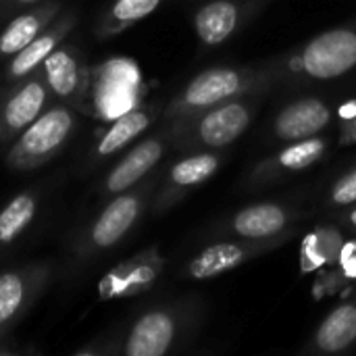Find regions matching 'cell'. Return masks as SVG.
I'll use <instances>...</instances> for the list:
<instances>
[{"label":"cell","mask_w":356,"mask_h":356,"mask_svg":"<svg viewBox=\"0 0 356 356\" xmlns=\"http://www.w3.org/2000/svg\"><path fill=\"white\" fill-rule=\"evenodd\" d=\"M282 83L275 58L254 65H219L194 75L165 106L163 123H175L198 111L232 100L242 94L273 90Z\"/></svg>","instance_id":"6da1fadb"},{"label":"cell","mask_w":356,"mask_h":356,"mask_svg":"<svg viewBox=\"0 0 356 356\" xmlns=\"http://www.w3.org/2000/svg\"><path fill=\"white\" fill-rule=\"evenodd\" d=\"M271 92L273 90H259L242 94L175 123H167L173 131V148L177 152L229 148L254 123Z\"/></svg>","instance_id":"7a4b0ae2"},{"label":"cell","mask_w":356,"mask_h":356,"mask_svg":"<svg viewBox=\"0 0 356 356\" xmlns=\"http://www.w3.org/2000/svg\"><path fill=\"white\" fill-rule=\"evenodd\" d=\"M282 83L330 81L348 75L356 69V17L332 29H325L290 54L275 58Z\"/></svg>","instance_id":"3957f363"},{"label":"cell","mask_w":356,"mask_h":356,"mask_svg":"<svg viewBox=\"0 0 356 356\" xmlns=\"http://www.w3.org/2000/svg\"><path fill=\"white\" fill-rule=\"evenodd\" d=\"M202 305L177 300L159 305L134 319L117 353L125 356H165L175 353L200 325Z\"/></svg>","instance_id":"277c9868"},{"label":"cell","mask_w":356,"mask_h":356,"mask_svg":"<svg viewBox=\"0 0 356 356\" xmlns=\"http://www.w3.org/2000/svg\"><path fill=\"white\" fill-rule=\"evenodd\" d=\"M159 186V177L150 175L138 186L113 196L108 204L98 213V217L88 227L83 240H79V254L94 257L111 250L138 225L144 211L148 209L150 198Z\"/></svg>","instance_id":"5b68a950"},{"label":"cell","mask_w":356,"mask_h":356,"mask_svg":"<svg viewBox=\"0 0 356 356\" xmlns=\"http://www.w3.org/2000/svg\"><path fill=\"white\" fill-rule=\"evenodd\" d=\"M77 127V115L65 102L48 106L13 142L6 154L10 169L27 171L52 161L71 140Z\"/></svg>","instance_id":"8992f818"},{"label":"cell","mask_w":356,"mask_h":356,"mask_svg":"<svg viewBox=\"0 0 356 356\" xmlns=\"http://www.w3.org/2000/svg\"><path fill=\"white\" fill-rule=\"evenodd\" d=\"M300 211L282 200H267L248 204L221 223L215 225V234L223 238L259 240V242H282L286 244L296 227Z\"/></svg>","instance_id":"52a82bcc"},{"label":"cell","mask_w":356,"mask_h":356,"mask_svg":"<svg viewBox=\"0 0 356 356\" xmlns=\"http://www.w3.org/2000/svg\"><path fill=\"white\" fill-rule=\"evenodd\" d=\"M330 150H332V138L325 134H319L300 142L284 144L277 152L265 156L261 163H257L250 169V173L246 175L244 188L248 192H259L269 186L282 184L288 177L300 175L313 169L315 165H319L321 161H325Z\"/></svg>","instance_id":"ba28073f"},{"label":"cell","mask_w":356,"mask_h":356,"mask_svg":"<svg viewBox=\"0 0 356 356\" xmlns=\"http://www.w3.org/2000/svg\"><path fill=\"white\" fill-rule=\"evenodd\" d=\"M181 156L171 163L165 171L161 186H156L152 196V211L165 213L184 200L192 190L200 188L217 175V171L227 161L225 150H190L179 152Z\"/></svg>","instance_id":"9c48e42d"},{"label":"cell","mask_w":356,"mask_h":356,"mask_svg":"<svg viewBox=\"0 0 356 356\" xmlns=\"http://www.w3.org/2000/svg\"><path fill=\"white\" fill-rule=\"evenodd\" d=\"M271 0H204L192 15L200 48L213 50L234 40Z\"/></svg>","instance_id":"30bf717a"},{"label":"cell","mask_w":356,"mask_h":356,"mask_svg":"<svg viewBox=\"0 0 356 356\" xmlns=\"http://www.w3.org/2000/svg\"><path fill=\"white\" fill-rule=\"evenodd\" d=\"M282 242H259V240H240V238H223L219 242L207 244L200 252H196L181 267V277L192 282H204L219 275H225L275 248Z\"/></svg>","instance_id":"8fae6325"},{"label":"cell","mask_w":356,"mask_h":356,"mask_svg":"<svg viewBox=\"0 0 356 356\" xmlns=\"http://www.w3.org/2000/svg\"><path fill=\"white\" fill-rule=\"evenodd\" d=\"M165 271V257L159 246H148L127 261L108 269L98 282L100 300H123L152 290Z\"/></svg>","instance_id":"7c38bea8"},{"label":"cell","mask_w":356,"mask_h":356,"mask_svg":"<svg viewBox=\"0 0 356 356\" xmlns=\"http://www.w3.org/2000/svg\"><path fill=\"white\" fill-rule=\"evenodd\" d=\"M173 148V131L167 123L163 127L131 146L117 163L111 167L102 181V194L104 196H117L134 186H138L142 179H146L152 169L163 161L167 150Z\"/></svg>","instance_id":"4fadbf2b"},{"label":"cell","mask_w":356,"mask_h":356,"mask_svg":"<svg viewBox=\"0 0 356 356\" xmlns=\"http://www.w3.org/2000/svg\"><path fill=\"white\" fill-rule=\"evenodd\" d=\"M334 121V108L323 96H300L286 102L269 123V140L292 144L323 134Z\"/></svg>","instance_id":"5bb4252c"},{"label":"cell","mask_w":356,"mask_h":356,"mask_svg":"<svg viewBox=\"0 0 356 356\" xmlns=\"http://www.w3.org/2000/svg\"><path fill=\"white\" fill-rule=\"evenodd\" d=\"M50 96L52 94L38 71L19 79L0 104V142L15 140L31 125L48 108Z\"/></svg>","instance_id":"9a60e30c"},{"label":"cell","mask_w":356,"mask_h":356,"mask_svg":"<svg viewBox=\"0 0 356 356\" xmlns=\"http://www.w3.org/2000/svg\"><path fill=\"white\" fill-rule=\"evenodd\" d=\"M38 73L46 81L50 94L69 104H79L88 92V67L73 46H58L40 67Z\"/></svg>","instance_id":"2e32d148"},{"label":"cell","mask_w":356,"mask_h":356,"mask_svg":"<svg viewBox=\"0 0 356 356\" xmlns=\"http://www.w3.org/2000/svg\"><path fill=\"white\" fill-rule=\"evenodd\" d=\"M48 280V267L27 265L0 273V334L10 330L31 307Z\"/></svg>","instance_id":"e0dca14e"},{"label":"cell","mask_w":356,"mask_h":356,"mask_svg":"<svg viewBox=\"0 0 356 356\" xmlns=\"http://www.w3.org/2000/svg\"><path fill=\"white\" fill-rule=\"evenodd\" d=\"M163 106L165 104H161V102H152V104H142V106L125 111L96 138V142L90 150V161L92 163L106 161L113 154L121 152L125 146H129L134 140H138L146 129H150L156 121H161Z\"/></svg>","instance_id":"ac0fdd59"},{"label":"cell","mask_w":356,"mask_h":356,"mask_svg":"<svg viewBox=\"0 0 356 356\" xmlns=\"http://www.w3.org/2000/svg\"><path fill=\"white\" fill-rule=\"evenodd\" d=\"M356 346V296L340 302L323 317L305 344V355H344Z\"/></svg>","instance_id":"d6986e66"},{"label":"cell","mask_w":356,"mask_h":356,"mask_svg":"<svg viewBox=\"0 0 356 356\" xmlns=\"http://www.w3.org/2000/svg\"><path fill=\"white\" fill-rule=\"evenodd\" d=\"M77 23L75 13H65L56 17L31 44H27L23 50H19L15 56H10L6 65V79L8 81H19L31 73L38 71V67L65 42V38L73 31Z\"/></svg>","instance_id":"ffe728a7"},{"label":"cell","mask_w":356,"mask_h":356,"mask_svg":"<svg viewBox=\"0 0 356 356\" xmlns=\"http://www.w3.org/2000/svg\"><path fill=\"white\" fill-rule=\"evenodd\" d=\"M60 6L56 2L35 6L17 15L2 31H0V58L15 56L27 44H31L56 17Z\"/></svg>","instance_id":"44dd1931"},{"label":"cell","mask_w":356,"mask_h":356,"mask_svg":"<svg viewBox=\"0 0 356 356\" xmlns=\"http://www.w3.org/2000/svg\"><path fill=\"white\" fill-rule=\"evenodd\" d=\"M163 0H113L106 13L102 15L96 33L106 40L113 35L123 33L125 29L134 27L148 15H152Z\"/></svg>","instance_id":"7402d4cb"},{"label":"cell","mask_w":356,"mask_h":356,"mask_svg":"<svg viewBox=\"0 0 356 356\" xmlns=\"http://www.w3.org/2000/svg\"><path fill=\"white\" fill-rule=\"evenodd\" d=\"M38 194L21 192L0 211V248L10 246L35 219Z\"/></svg>","instance_id":"603a6c76"},{"label":"cell","mask_w":356,"mask_h":356,"mask_svg":"<svg viewBox=\"0 0 356 356\" xmlns=\"http://www.w3.org/2000/svg\"><path fill=\"white\" fill-rule=\"evenodd\" d=\"M327 204L330 209H346L356 204V163L346 171H342L327 190Z\"/></svg>","instance_id":"cb8c5ba5"},{"label":"cell","mask_w":356,"mask_h":356,"mask_svg":"<svg viewBox=\"0 0 356 356\" xmlns=\"http://www.w3.org/2000/svg\"><path fill=\"white\" fill-rule=\"evenodd\" d=\"M342 225H344L348 232L356 234V204L346 207V213L342 215Z\"/></svg>","instance_id":"d4e9b609"},{"label":"cell","mask_w":356,"mask_h":356,"mask_svg":"<svg viewBox=\"0 0 356 356\" xmlns=\"http://www.w3.org/2000/svg\"><path fill=\"white\" fill-rule=\"evenodd\" d=\"M13 4H38V2H44V0H8Z\"/></svg>","instance_id":"484cf974"},{"label":"cell","mask_w":356,"mask_h":356,"mask_svg":"<svg viewBox=\"0 0 356 356\" xmlns=\"http://www.w3.org/2000/svg\"><path fill=\"white\" fill-rule=\"evenodd\" d=\"M0 355H13V350H10V348H4V346H0Z\"/></svg>","instance_id":"4316f807"}]
</instances>
